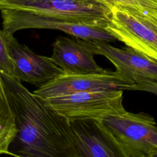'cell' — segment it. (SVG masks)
<instances>
[{"instance_id":"6da1fadb","label":"cell","mask_w":157,"mask_h":157,"mask_svg":"<svg viewBox=\"0 0 157 157\" xmlns=\"http://www.w3.org/2000/svg\"><path fill=\"white\" fill-rule=\"evenodd\" d=\"M0 84L18 128L12 156L78 157L71 123L66 118L46 105L17 78L0 72Z\"/></svg>"},{"instance_id":"7c38bea8","label":"cell","mask_w":157,"mask_h":157,"mask_svg":"<svg viewBox=\"0 0 157 157\" xmlns=\"http://www.w3.org/2000/svg\"><path fill=\"white\" fill-rule=\"evenodd\" d=\"M18 128L3 86L0 84V153L11 155L10 146L15 141Z\"/></svg>"},{"instance_id":"30bf717a","label":"cell","mask_w":157,"mask_h":157,"mask_svg":"<svg viewBox=\"0 0 157 157\" xmlns=\"http://www.w3.org/2000/svg\"><path fill=\"white\" fill-rule=\"evenodd\" d=\"M3 32L19 80L39 87L64 73L50 57L35 53L26 45L18 43L12 34Z\"/></svg>"},{"instance_id":"4fadbf2b","label":"cell","mask_w":157,"mask_h":157,"mask_svg":"<svg viewBox=\"0 0 157 157\" xmlns=\"http://www.w3.org/2000/svg\"><path fill=\"white\" fill-rule=\"evenodd\" d=\"M0 72L16 77L15 64L10 53L6 36L2 30L0 32Z\"/></svg>"},{"instance_id":"9a60e30c","label":"cell","mask_w":157,"mask_h":157,"mask_svg":"<svg viewBox=\"0 0 157 157\" xmlns=\"http://www.w3.org/2000/svg\"><path fill=\"white\" fill-rule=\"evenodd\" d=\"M128 90L146 91L157 96V82L149 81L137 85H130Z\"/></svg>"},{"instance_id":"3957f363","label":"cell","mask_w":157,"mask_h":157,"mask_svg":"<svg viewBox=\"0 0 157 157\" xmlns=\"http://www.w3.org/2000/svg\"><path fill=\"white\" fill-rule=\"evenodd\" d=\"M105 29L126 46L157 60V10L116 5Z\"/></svg>"},{"instance_id":"ba28073f","label":"cell","mask_w":157,"mask_h":157,"mask_svg":"<svg viewBox=\"0 0 157 157\" xmlns=\"http://www.w3.org/2000/svg\"><path fill=\"white\" fill-rule=\"evenodd\" d=\"M130 85L115 71L88 74H62L38 87L33 93L42 99L77 92L128 90Z\"/></svg>"},{"instance_id":"277c9868","label":"cell","mask_w":157,"mask_h":157,"mask_svg":"<svg viewBox=\"0 0 157 157\" xmlns=\"http://www.w3.org/2000/svg\"><path fill=\"white\" fill-rule=\"evenodd\" d=\"M123 90L77 92L42 99L44 104L69 121L86 118L103 120L118 115L125 109Z\"/></svg>"},{"instance_id":"7a4b0ae2","label":"cell","mask_w":157,"mask_h":157,"mask_svg":"<svg viewBox=\"0 0 157 157\" xmlns=\"http://www.w3.org/2000/svg\"><path fill=\"white\" fill-rule=\"evenodd\" d=\"M0 9L26 12L105 29L110 9L98 0H0Z\"/></svg>"},{"instance_id":"5bb4252c","label":"cell","mask_w":157,"mask_h":157,"mask_svg":"<svg viewBox=\"0 0 157 157\" xmlns=\"http://www.w3.org/2000/svg\"><path fill=\"white\" fill-rule=\"evenodd\" d=\"M110 9L116 5L132 6L139 8L156 9L157 0H98Z\"/></svg>"},{"instance_id":"9c48e42d","label":"cell","mask_w":157,"mask_h":157,"mask_svg":"<svg viewBox=\"0 0 157 157\" xmlns=\"http://www.w3.org/2000/svg\"><path fill=\"white\" fill-rule=\"evenodd\" d=\"M96 55L107 58L115 72L130 85L157 82V60L128 46L117 48L104 40H91Z\"/></svg>"},{"instance_id":"8992f818","label":"cell","mask_w":157,"mask_h":157,"mask_svg":"<svg viewBox=\"0 0 157 157\" xmlns=\"http://www.w3.org/2000/svg\"><path fill=\"white\" fill-rule=\"evenodd\" d=\"M2 30L12 34L26 29H49L63 31L72 36L85 40L115 42L117 39L105 29L83 24L65 21L26 12L1 9Z\"/></svg>"},{"instance_id":"5b68a950","label":"cell","mask_w":157,"mask_h":157,"mask_svg":"<svg viewBox=\"0 0 157 157\" xmlns=\"http://www.w3.org/2000/svg\"><path fill=\"white\" fill-rule=\"evenodd\" d=\"M102 120L123 145L128 157H157V124L151 115L124 110Z\"/></svg>"},{"instance_id":"52a82bcc","label":"cell","mask_w":157,"mask_h":157,"mask_svg":"<svg viewBox=\"0 0 157 157\" xmlns=\"http://www.w3.org/2000/svg\"><path fill=\"white\" fill-rule=\"evenodd\" d=\"M70 123L78 157H128L102 120L78 119Z\"/></svg>"},{"instance_id":"8fae6325","label":"cell","mask_w":157,"mask_h":157,"mask_svg":"<svg viewBox=\"0 0 157 157\" xmlns=\"http://www.w3.org/2000/svg\"><path fill=\"white\" fill-rule=\"evenodd\" d=\"M91 40L59 36L53 44L52 59L64 74H88L105 71L95 61Z\"/></svg>"}]
</instances>
